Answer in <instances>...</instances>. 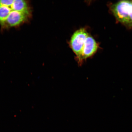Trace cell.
Here are the masks:
<instances>
[{
	"label": "cell",
	"instance_id": "6da1fadb",
	"mask_svg": "<svg viewBox=\"0 0 132 132\" xmlns=\"http://www.w3.org/2000/svg\"><path fill=\"white\" fill-rule=\"evenodd\" d=\"M110 12L120 23L132 28V1H122L109 5Z\"/></svg>",
	"mask_w": 132,
	"mask_h": 132
},
{
	"label": "cell",
	"instance_id": "7a4b0ae2",
	"mask_svg": "<svg viewBox=\"0 0 132 132\" xmlns=\"http://www.w3.org/2000/svg\"><path fill=\"white\" fill-rule=\"evenodd\" d=\"M89 34L86 29L81 28L74 32L71 37L69 44L71 48L76 54V61L81 55L86 39Z\"/></svg>",
	"mask_w": 132,
	"mask_h": 132
},
{
	"label": "cell",
	"instance_id": "3957f363",
	"mask_svg": "<svg viewBox=\"0 0 132 132\" xmlns=\"http://www.w3.org/2000/svg\"><path fill=\"white\" fill-rule=\"evenodd\" d=\"M11 12L5 21L2 26L3 27H17L26 22L31 16V14L14 10L11 7Z\"/></svg>",
	"mask_w": 132,
	"mask_h": 132
},
{
	"label": "cell",
	"instance_id": "277c9868",
	"mask_svg": "<svg viewBox=\"0 0 132 132\" xmlns=\"http://www.w3.org/2000/svg\"><path fill=\"white\" fill-rule=\"evenodd\" d=\"M98 47V43L90 34L89 35L86 39L81 55L77 61L79 65L81 66L84 61L93 56L97 52Z\"/></svg>",
	"mask_w": 132,
	"mask_h": 132
}]
</instances>
